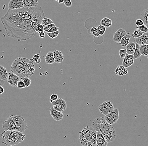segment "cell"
Masks as SVG:
<instances>
[{
	"instance_id": "cell-1",
	"label": "cell",
	"mask_w": 148,
	"mask_h": 146,
	"mask_svg": "<svg viewBox=\"0 0 148 146\" xmlns=\"http://www.w3.org/2000/svg\"><path fill=\"white\" fill-rule=\"evenodd\" d=\"M45 17L43 9L39 6L9 10L1 18L6 34L18 41H25L35 37L37 32L32 22L37 21L41 24Z\"/></svg>"
},
{
	"instance_id": "cell-2",
	"label": "cell",
	"mask_w": 148,
	"mask_h": 146,
	"mask_svg": "<svg viewBox=\"0 0 148 146\" xmlns=\"http://www.w3.org/2000/svg\"><path fill=\"white\" fill-rule=\"evenodd\" d=\"M92 126L96 131L101 133L108 143L115 140L116 132L112 125L108 123L104 117L95 118L92 123Z\"/></svg>"
},
{
	"instance_id": "cell-3",
	"label": "cell",
	"mask_w": 148,
	"mask_h": 146,
	"mask_svg": "<svg viewBox=\"0 0 148 146\" xmlns=\"http://www.w3.org/2000/svg\"><path fill=\"white\" fill-rule=\"evenodd\" d=\"M2 128L4 131H17L24 133L28 127L27 122L23 117L11 115L3 123Z\"/></svg>"
},
{
	"instance_id": "cell-4",
	"label": "cell",
	"mask_w": 148,
	"mask_h": 146,
	"mask_svg": "<svg viewBox=\"0 0 148 146\" xmlns=\"http://www.w3.org/2000/svg\"><path fill=\"white\" fill-rule=\"evenodd\" d=\"M2 144L7 146L17 145L23 142L26 137L24 133L15 130L4 131L0 134Z\"/></svg>"
},
{
	"instance_id": "cell-5",
	"label": "cell",
	"mask_w": 148,
	"mask_h": 146,
	"mask_svg": "<svg viewBox=\"0 0 148 146\" xmlns=\"http://www.w3.org/2000/svg\"><path fill=\"white\" fill-rule=\"evenodd\" d=\"M97 131L92 126H87L79 132V139L83 146H96Z\"/></svg>"
},
{
	"instance_id": "cell-6",
	"label": "cell",
	"mask_w": 148,
	"mask_h": 146,
	"mask_svg": "<svg viewBox=\"0 0 148 146\" xmlns=\"http://www.w3.org/2000/svg\"><path fill=\"white\" fill-rule=\"evenodd\" d=\"M27 58L18 57L13 61L11 66V72L17 75L22 69L27 60Z\"/></svg>"
},
{
	"instance_id": "cell-7",
	"label": "cell",
	"mask_w": 148,
	"mask_h": 146,
	"mask_svg": "<svg viewBox=\"0 0 148 146\" xmlns=\"http://www.w3.org/2000/svg\"><path fill=\"white\" fill-rule=\"evenodd\" d=\"M32 59H27L26 62L23 66L22 69L17 75L20 78H25V77L30 78L33 75L30 72L29 69L30 66L34 65Z\"/></svg>"
},
{
	"instance_id": "cell-8",
	"label": "cell",
	"mask_w": 148,
	"mask_h": 146,
	"mask_svg": "<svg viewBox=\"0 0 148 146\" xmlns=\"http://www.w3.org/2000/svg\"><path fill=\"white\" fill-rule=\"evenodd\" d=\"M104 118L106 121L111 125H112L117 123L119 118V113L118 109H114L109 113L105 115Z\"/></svg>"
},
{
	"instance_id": "cell-9",
	"label": "cell",
	"mask_w": 148,
	"mask_h": 146,
	"mask_svg": "<svg viewBox=\"0 0 148 146\" xmlns=\"http://www.w3.org/2000/svg\"><path fill=\"white\" fill-rule=\"evenodd\" d=\"M99 111L104 115H107L115 109L113 104L109 101L103 102L99 106Z\"/></svg>"
},
{
	"instance_id": "cell-10",
	"label": "cell",
	"mask_w": 148,
	"mask_h": 146,
	"mask_svg": "<svg viewBox=\"0 0 148 146\" xmlns=\"http://www.w3.org/2000/svg\"><path fill=\"white\" fill-rule=\"evenodd\" d=\"M24 4L22 0H10L8 3V10L18 9L23 8Z\"/></svg>"
},
{
	"instance_id": "cell-11",
	"label": "cell",
	"mask_w": 148,
	"mask_h": 146,
	"mask_svg": "<svg viewBox=\"0 0 148 146\" xmlns=\"http://www.w3.org/2000/svg\"><path fill=\"white\" fill-rule=\"evenodd\" d=\"M17 74L13 72H9L8 73V82L11 86L16 87L17 86L18 82L20 80Z\"/></svg>"
},
{
	"instance_id": "cell-12",
	"label": "cell",
	"mask_w": 148,
	"mask_h": 146,
	"mask_svg": "<svg viewBox=\"0 0 148 146\" xmlns=\"http://www.w3.org/2000/svg\"><path fill=\"white\" fill-rule=\"evenodd\" d=\"M108 142L101 133L97 131L96 136V146H107Z\"/></svg>"
},
{
	"instance_id": "cell-13",
	"label": "cell",
	"mask_w": 148,
	"mask_h": 146,
	"mask_svg": "<svg viewBox=\"0 0 148 146\" xmlns=\"http://www.w3.org/2000/svg\"><path fill=\"white\" fill-rule=\"evenodd\" d=\"M126 31L123 29H119L113 35V41L116 43L120 42L122 38L126 35Z\"/></svg>"
},
{
	"instance_id": "cell-14",
	"label": "cell",
	"mask_w": 148,
	"mask_h": 146,
	"mask_svg": "<svg viewBox=\"0 0 148 146\" xmlns=\"http://www.w3.org/2000/svg\"><path fill=\"white\" fill-rule=\"evenodd\" d=\"M49 111L53 119L56 121H61L64 117V115L62 112H59L56 111L53 107H51L49 109Z\"/></svg>"
},
{
	"instance_id": "cell-15",
	"label": "cell",
	"mask_w": 148,
	"mask_h": 146,
	"mask_svg": "<svg viewBox=\"0 0 148 146\" xmlns=\"http://www.w3.org/2000/svg\"><path fill=\"white\" fill-rule=\"evenodd\" d=\"M133 54H127L125 57L124 58L123 60L122 63V65L125 68H129L134 64Z\"/></svg>"
},
{
	"instance_id": "cell-16",
	"label": "cell",
	"mask_w": 148,
	"mask_h": 146,
	"mask_svg": "<svg viewBox=\"0 0 148 146\" xmlns=\"http://www.w3.org/2000/svg\"><path fill=\"white\" fill-rule=\"evenodd\" d=\"M135 43L141 45L142 44H148V33H145L139 37L135 38Z\"/></svg>"
},
{
	"instance_id": "cell-17",
	"label": "cell",
	"mask_w": 148,
	"mask_h": 146,
	"mask_svg": "<svg viewBox=\"0 0 148 146\" xmlns=\"http://www.w3.org/2000/svg\"><path fill=\"white\" fill-rule=\"evenodd\" d=\"M131 38V35L130 32H127L126 33V35L122 38L120 42H119V43H116L117 44L120 45L122 47L126 46L129 44Z\"/></svg>"
},
{
	"instance_id": "cell-18",
	"label": "cell",
	"mask_w": 148,
	"mask_h": 146,
	"mask_svg": "<svg viewBox=\"0 0 148 146\" xmlns=\"http://www.w3.org/2000/svg\"><path fill=\"white\" fill-rule=\"evenodd\" d=\"M53 52L54 54L55 62L57 64L62 62L64 60V55L62 52L58 50H55Z\"/></svg>"
},
{
	"instance_id": "cell-19",
	"label": "cell",
	"mask_w": 148,
	"mask_h": 146,
	"mask_svg": "<svg viewBox=\"0 0 148 146\" xmlns=\"http://www.w3.org/2000/svg\"><path fill=\"white\" fill-rule=\"evenodd\" d=\"M24 7L31 8L38 6V0H22Z\"/></svg>"
},
{
	"instance_id": "cell-20",
	"label": "cell",
	"mask_w": 148,
	"mask_h": 146,
	"mask_svg": "<svg viewBox=\"0 0 148 146\" xmlns=\"http://www.w3.org/2000/svg\"><path fill=\"white\" fill-rule=\"evenodd\" d=\"M45 62L47 64H51L55 62L53 52H49L45 56H44Z\"/></svg>"
},
{
	"instance_id": "cell-21",
	"label": "cell",
	"mask_w": 148,
	"mask_h": 146,
	"mask_svg": "<svg viewBox=\"0 0 148 146\" xmlns=\"http://www.w3.org/2000/svg\"><path fill=\"white\" fill-rule=\"evenodd\" d=\"M115 73L117 76H123L127 74L128 71L125 67L123 65H119L115 70Z\"/></svg>"
},
{
	"instance_id": "cell-22",
	"label": "cell",
	"mask_w": 148,
	"mask_h": 146,
	"mask_svg": "<svg viewBox=\"0 0 148 146\" xmlns=\"http://www.w3.org/2000/svg\"><path fill=\"white\" fill-rule=\"evenodd\" d=\"M136 47L135 43L133 42H130L126 46L127 52V54H133Z\"/></svg>"
},
{
	"instance_id": "cell-23",
	"label": "cell",
	"mask_w": 148,
	"mask_h": 146,
	"mask_svg": "<svg viewBox=\"0 0 148 146\" xmlns=\"http://www.w3.org/2000/svg\"><path fill=\"white\" fill-rule=\"evenodd\" d=\"M140 19L143 20L144 25L148 28V8L144 10L141 14Z\"/></svg>"
},
{
	"instance_id": "cell-24",
	"label": "cell",
	"mask_w": 148,
	"mask_h": 146,
	"mask_svg": "<svg viewBox=\"0 0 148 146\" xmlns=\"http://www.w3.org/2000/svg\"><path fill=\"white\" fill-rule=\"evenodd\" d=\"M7 70L6 68L2 66H0V79L5 80L7 79L8 77Z\"/></svg>"
},
{
	"instance_id": "cell-25",
	"label": "cell",
	"mask_w": 148,
	"mask_h": 146,
	"mask_svg": "<svg viewBox=\"0 0 148 146\" xmlns=\"http://www.w3.org/2000/svg\"><path fill=\"white\" fill-rule=\"evenodd\" d=\"M101 25L104 26L105 27H110L112 25V22L111 19L108 17H104L101 19L100 21Z\"/></svg>"
},
{
	"instance_id": "cell-26",
	"label": "cell",
	"mask_w": 148,
	"mask_h": 146,
	"mask_svg": "<svg viewBox=\"0 0 148 146\" xmlns=\"http://www.w3.org/2000/svg\"><path fill=\"white\" fill-rule=\"evenodd\" d=\"M51 104H52V105H60L62 106L65 110L67 108V104L65 101L62 99L61 98H58L57 100L53 101L51 103Z\"/></svg>"
},
{
	"instance_id": "cell-27",
	"label": "cell",
	"mask_w": 148,
	"mask_h": 146,
	"mask_svg": "<svg viewBox=\"0 0 148 146\" xmlns=\"http://www.w3.org/2000/svg\"><path fill=\"white\" fill-rule=\"evenodd\" d=\"M141 54L143 56L148 55V44L141 45L139 46Z\"/></svg>"
},
{
	"instance_id": "cell-28",
	"label": "cell",
	"mask_w": 148,
	"mask_h": 146,
	"mask_svg": "<svg viewBox=\"0 0 148 146\" xmlns=\"http://www.w3.org/2000/svg\"><path fill=\"white\" fill-rule=\"evenodd\" d=\"M136 44V47H135V50L133 54L134 60L138 59L140 58L141 54L140 50V45L137 43H135Z\"/></svg>"
},
{
	"instance_id": "cell-29",
	"label": "cell",
	"mask_w": 148,
	"mask_h": 146,
	"mask_svg": "<svg viewBox=\"0 0 148 146\" xmlns=\"http://www.w3.org/2000/svg\"><path fill=\"white\" fill-rule=\"evenodd\" d=\"M53 23V21L50 19L48 18L47 17H45L42 21L41 24L43 25V26L45 27L50 24Z\"/></svg>"
},
{
	"instance_id": "cell-30",
	"label": "cell",
	"mask_w": 148,
	"mask_h": 146,
	"mask_svg": "<svg viewBox=\"0 0 148 146\" xmlns=\"http://www.w3.org/2000/svg\"><path fill=\"white\" fill-rule=\"evenodd\" d=\"M143 33H144L143 32H142V31H141V30H140L139 29H136L135 30H134L132 35L133 37L134 38H137L140 37L141 36Z\"/></svg>"
},
{
	"instance_id": "cell-31",
	"label": "cell",
	"mask_w": 148,
	"mask_h": 146,
	"mask_svg": "<svg viewBox=\"0 0 148 146\" xmlns=\"http://www.w3.org/2000/svg\"><path fill=\"white\" fill-rule=\"evenodd\" d=\"M97 28L100 36L103 35L106 32V27L102 25H101L98 26Z\"/></svg>"
},
{
	"instance_id": "cell-32",
	"label": "cell",
	"mask_w": 148,
	"mask_h": 146,
	"mask_svg": "<svg viewBox=\"0 0 148 146\" xmlns=\"http://www.w3.org/2000/svg\"><path fill=\"white\" fill-rule=\"evenodd\" d=\"M20 79L24 82L26 87H29L31 84V80L30 79V78L25 77V78H20Z\"/></svg>"
},
{
	"instance_id": "cell-33",
	"label": "cell",
	"mask_w": 148,
	"mask_h": 146,
	"mask_svg": "<svg viewBox=\"0 0 148 146\" xmlns=\"http://www.w3.org/2000/svg\"><path fill=\"white\" fill-rule=\"evenodd\" d=\"M90 32H91V34L92 35L96 37H98L100 36L97 28L96 27H92L90 29Z\"/></svg>"
},
{
	"instance_id": "cell-34",
	"label": "cell",
	"mask_w": 148,
	"mask_h": 146,
	"mask_svg": "<svg viewBox=\"0 0 148 146\" xmlns=\"http://www.w3.org/2000/svg\"><path fill=\"white\" fill-rule=\"evenodd\" d=\"M59 34V30L56 31V32H51V33H48V32H47V34L48 35L50 38H52V39H54V38H56V37H57L58 36Z\"/></svg>"
},
{
	"instance_id": "cell-35",
	"label": "cell",
	"mask_w": 148,
	"mask_h": 146,
	"mask_svg": "<svg viewBox=\"0 0 148 146\" xmlns=\"http://www.w3.org/2000/svg\"><path fill=\"white\" fill-rule=\"evenodd\" d=\"M53 107L56 111L59 112H62V113L65 110V108L60 105H53Z\"/></svg>"
},
{
	"instance_id": "cell-36",
	"label": "cell",
	"mask_w": 148,
	"mask_h": 146,
	"mask_svg": "<svg viewBox=\"0 0 148 146\" xmlns=\"http://www.w3.org/2000/svg\"><path fill=\"white\" fill-rule=\"evenodd\" d=\"M119 54L120 58L121 59H123L125 57L126 54H127L126 49H120L119 52Z\"/></svg>"
},
{
	"instance_id": "cell-37",
	"label": "cell",
	"mask_w": 148,
	"mask_h": 146,
	"mask_svg": "<svg viewBox=\"0 0 148 146\" xmlns=\"http://www.w3.org/2000/svg\"><path fill=\"white\" fill-rule=\"evenodd\" d=\"M136 28L138 29L144 33H148V28L145 25H143L140 26H137Z\"/></svg>"
},
{
	"instance_id": "cell-38",
	"label": "cell",
	"mask_w": 148,
	"mask_h": 146,
	"mask_svg": "<svg viewBox=\"0 0 148 146\" xmlns=\"http://www.w3.org/2000/svg\"><path fill=\"white\" fill-rule=\"evenodd\" d=\"M32 60H33V61L35 62L37 64H39L41 62V59L40 58V56L39 54H35L34 55L33 57L32 58Z\"/></svg>"
},
{
	"instance_id": "cell-39",
	"label": "cell",
	"mask_w": 148,
	"mask_h": 146,
	"mask_svg": "<svg viewBox=\"0 0 148 146\" xmlns=\"http://www.w3.org/2000/svg\"><path fill=\"white\" fill-rule=\"evenodd\" d=\"M43 27H44L43 26V25L41 24H39L35 27V31L36 32L38 33L39 32L43 31Z\"/></svg>"
},
{
	"instance_id": "cell-40",
	"label": "cell",
	"mask_w": 148,
	"mask_h": 146,
	"mask_svg": "<svg viewBox=\"0 0 148 146\" xmlns=\"http://www.w3.org/2000/svg\"><path fill=\"white\" fill-rule=\"evenodd\" d=\"M54 26H56V25L54 23H52V24H50V25H48L44 27H43V31H45V32L47 33L51 28Z\"/></svg>"
},
{
	"instance_id": "cell-41",
	"label": "cell",
	"mask_w": 148,
	"mask_h": 146,
	"mask_svg": "<svg viewBox=\"0 0 148 146\" xmlns=\"http://www.w3.org/2000/svg\"><path fill=\"white\" fill-rule=\"evenodd\" d=\"M17 87L18 88H24L26 87L25 84H24V82L22 80L20 79V80L18 82L17 86Z\"/></svg>"
},
{
	"instance_id": "cell-42",
	"label": "cell",
	"mask_w": 148,
	"mask_h": 146,
	"mask_svg": "<svg viewBox=\"0 0 148 146\" xmlns=\"http://www.w3.org/2000/svg\"><path fill=\"white\" fill-rule=\"evenodd\" d=\"M58 98V95L57 94H52L50 96V102L51 103L53 101L57 100Z\"/></svg>"
},
{
	"instance_id": "cell-43",
	"label": "cell",
	"mask_w": 148,
	"mask_h": 146,
	"mask_svg": "<svg viewBox=\"0 0 148 146\" xmlns=\"http://www.w3.org/2000/svg\"><path fill=\"white\" fill-rule=\"evenodd\" d=\"M64 4L66 7H70L72 6V3L71 0H65L64 2Z\"/></svg>"
},
{
	"instance_id": "cell-44",
	"label": "cell",
	"mask_w": 148,
	"mask_h": 146,
	"mask_svg": "<svg viewBox=\"0 0 148 146\" xmlns=\"http://www.w3.org/2000/svg\"><path fill=\"white\" fill-rule=\"evenodd\" d=\"M135 24H136L137 26H141L142 25H144V23H143V20L140 19H138L136 20Z\"/></svg>"
},
{
	"instance_id": "cell-45",
	"label": "cell",
	"mask_w": 148,
	"mask_h": 146,
	"mask_svg": "<svg viewBox=\"0 0 148 146\" xmlns=\"http://www.w3.org/2000/svg\"><path fill=\"white\" fill-rule=\"evenodd\" d=\"M59 28L57 27L54 26L52 27V28L50 29L48 31V33H51V32H56V31H58Z\"/></svg>"
},
{
	"instance_id": "cell-46",
	"label": "cell",
	"mask_w": 148,
	"mask_h": 146,
	"mask_svg": "<svg viewBox=\"0 0 148 146\" xmlns=\"http://www.w3.org/2000/svg\"><path fill=\"white\" fill-rule=\"evenodd\" d=\"M39 33V36H40L41 38H44L45 36V34L43 31L39 32V33Z\"/></svg>"
},
{
	"instance_id": "cell-47",
	"label": "cell",
	"mask_w": 148,
	"mask_h": 146,
	"mask_svg": "<svg viewBox=\"0 0 148 146\" xmlns=\"http://www.w3.org/2000/svg\"><path fill=\"white\" fill-rule=\"evenodd\" d=\"M4 92V89L2 86H0V94H3Z\"/></svg>"
},
{
	"instance_id": "cell-48",
	"label": "cell",
	"mask_w": 148,
	"mask_h": 146,
	"mask_svg": "<svg viewBox=\"0 0 148 146\" xmlns=\"http://www.w3.org/2000/svg\"><path fill=\"white\" fill-rule=\"evenodd\" d=\"M4 84H5L4 80H1V79H0V86H3Z\"/></svg>"
},
{
	"instance_id": "cell-49",
	"label": "cell",
	"mask_w": 148,
	"mask_h": 146,
	"mask_svg": "<svg viewBox=\"0 0 148 146\" xmlns=\"http://www.w3.org/2000/svg\"><path fill=\"white\" fill-rule=\"evenodd\" d=\"M64 1H65V0H59L58 2L59 3H64Z\"/></svg>"
},
{
	"instance_id": "cell-50",
	"label": "cell",
	"mask_w": 148,
	"mask_h": 146,
	"mask_svg": "<svg viewBox=\"0 0 148 146\" xmlns=\"http://www.w3.org/2000/svg\"><path fill=\"white\" fill-rule=\"evenodd\" d=\"M55 1H57L58 2V1L59 0H55Z\"/></svg>"
},
{
	"instance_id": "cell-51",
	"label": "cell",
	"mask_w": 148,
	"mask_h": 146,
	"mask_svg": "<svg viewBox=\"0 0 148 146\" xmlns=\"http://www.w3.org/2000/svg\"><path fill=\"white\" fill-rule=\"evenodd\" d=\"M147 57H148V56H147Z\"/></svg>"
},
{
	"instance_id": "cell-52",
	"label": "cell",
	"mask_w": 148,
	"mask_h": 146,
	"mask_svg": "<svg viewBox=\"0 0 148 146\" xmlns=\"http://www.w3.org/2000/svg\"></svg>"
}]
</instances>
